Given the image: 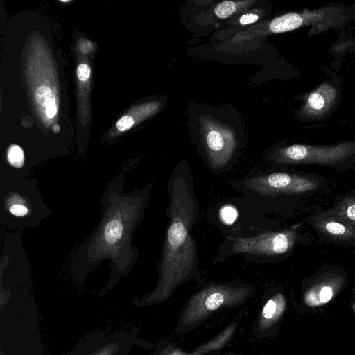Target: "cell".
<instances>
[{
	"instance_id": "1",
	"label": "cell",
	"mask_w": 355,
	"mask_h": 355,
	"mask_svg": "<svg viewBox=\"0 0 355 355\" xmlns=\"http://www.w3.org/2000/svg\"><path fill=\"white\" fill-rule=\"evenodd\" d=\"M124 172L108 185L102 199L101 220L81 246L75 259L77 276L84 279L101 261L110 259L111 277L105 291L126 276L137 257L132 245L133 232L141 222L153 184L140 191L123 192Z\"/></svg>"
},
{
	"instance_id": "2",
	"label": "cell",
	"mask_w": 355,
	"mask_h": 355,
	"mask_svg": "<svg viewBox=\"0 0 355 355\" xmlns=\"http://www.w3.org/2000/svg\"><path fill=\"white\" fill-rule=\"evenodd\" d=\"M169 218L159 266V280L155 288L134 300L137 307L144 308L168 300L175 290L191 280L198 272V252L191 230L199 216L191 172L177 168L167 186Z\"/></svg>"
},
{
	"instance_id": "3",
	"label": "cell",
	"mask_w": 355,
	"mask_h": 355,
	"mask_svg": "<svg viewBox=\"0 0 355 355\" xmlns=\"http://www.w3.org/2000/svg\"><path fill=\"white\" fill-rule=\"evenodd\" d=\"M250 285L213 283L193 294L184 304L175 332L184 334L199 327L220 310L237 307L254 295Z\"/></svg>"
},
{
	"instance_id": "4",
	"label": "cell",
	"mask_w": 355,
	"mask_h": 355,
	"mask_svg": "<svg viewBox=\"0 0 355 355\" xmlns=\"http://www.w3.org/2000/svg\"><path fill=\"white\" fill-rule=\"evenodd\" d=\"M343 10L336 6H325L315 9H304L277 17L266 24H259L243 33L245 40L251 35L282 33L300 28L309 27V36L337 28L344 22Z\"/></svg>"
},
{
	"instance_id": "5",
	"label": "cell",
	"mask_w": 355,
	"mask_h": 355,
	"mask_svg": "<svg viewBox=\"0 0 355 355\" xmlns=\"http://www.w3.org/2000/svg\"><path fill=\"white\" fill-rule=\"evenodd\" d=\"M355 153V142L342 141L334 145L293 144L277 149L272 159L280 164L332 165Z\"/></svg>"
},
{
	"instance_id": "6",
	"label": "cell",
	"mask_w": 355,
	"mask_h": 355,
	"mask_svg": "<svg viewBox=\"0 0 355 355\" xmlns=\"http://www.w3.org/2000/svg\"><path fill=\"white\" fill-rule=\"evenodd\" d=\"M138 329L114 333L94 332L83 338L66 355H129L141 341Z\"/></svg>"
},
{
	"instance_id": "7",
	"label": "cell",
	"mask_w": 355,
	"mask_h": 355,
	"mask_svg": "<svg viewBox=\"0 0 355 355\" xmlns=\"http://www.w3.org/2000/svg\"><path fill=\"white\" fill-rule=\"evenodd\" d=\"M318 186L314 179L283 172L257 175L245 181L248 189L265 196L300 193L314 190Z\"/></svg>"
},
{
	"instance_id": "8",
	"label": "cell",
	"mask_w": 355,
	"mask_h": 355,
	"mask_svg": "<svg viewBox=\"0 0 355 355\" xmlns=\"http://www.w3.org/2000/svg\"><path fill=\"white\" fill-rule=\"evenodd\" d=\"M296 234L293 230L268 232L252 237L231 238V252L257 255H276L288 251L294 245Z\"/></svg>"
},
{
	"instance_id": "9",
	"label": "cell",
	"mask_w": 355,
	"mask_h": 355,
	"mask_svg": "<svg viewBox=\"0 0 355 355\" xmlns=\"http://www.w3.org/2000/svg\"><path fill=\"white\" fill-rule=\"evenodd\" d=\"M238 325L239 322L234 320L213 338L189 351L183 349L172 341L161 340L155 346L151 355H207L218 352L232 339Z\"/></svg>"
},
{
	"instance_id": "10",
	"label": "cell",
	"mask_w": 355,
	"mask_h": 355,
	"mask_svg": "<svg viewBox=\"0 0 355 355\" xmlns=\"http://www.w3.org/2000/svg\"><path fill=\"white\" fill-rule=\"evenodd\" d=\"M338 99L336 87L328 82L322 83L306 95L300 113L309 119L326 118L332 112Z\"/></svg>"
},
{
	"instance_id": "11",
	"label": "cell",
	"mask_w": 355,
	"mask_h": 355,
	"mask_svg": "<svg viewBox=\"0 0 355 355\" xmlns=\"http://www.w3.org/2000/svg\"><path fill=\"white\" fill-rule=\"evenodd\" d=\"M286 307V300L281 293L271 295L264 303L255 320L252 331L258 339L272 336Z\"/></svg>"
},
{
	"instance_id": "12",
	"label": "cell",
	"mask_w": 355,
	"mask_h": 355,
	"mask_svg": "<svg viewBox=\"0 0 355 355\" xmlns=\"http://www.w3.org/2000/svg\"><path fill=\"white\" fill-rule=\"evenodd\" d=\"M205 135L208 157L213 168H223L230 161L235 149L232 133L218 125L211 124Z\"/></svg>"
},
{
	"instance_id": "13",
	"label": "cell",
	"mask_w": 355,
	"mask_h": 355,
	"mask_svg": "<svg viewBox=\"0 0 355 355\" xmlns=\"http://www.w3.org/2000/svg\"><path fill=\"white\" fill-rule=\"evenodd\" d=\"M340 284L341 282L336 279L313 286L304 295L305 304L309 307H317L327 304L334 297Z\"/></svg>"
},
{
	"instance_id": "14",
	"label": "cell",
	"mask_w": 355,
	"mask_h": 355,
	"mask_svg": "<svg viewBox=\"0 0 355 355\" xmlns=\"http://www.w3.org/2000/svg\"><path fill=\"white\" fill-rule=\"evenodd\" d=\"M4 207L16 218H26L33 214L32 205L28 204L26 196L15 191L7 192L4 199Z\"/></svg>"
},
{
	"instance_id": "15",
	"label": "cell",
	"mask_w": 355,
	"mask_h": 355,
	"mask_svg": "<svg viewBox=\"0 0 355 355\" xmlns=\"http://www.w3.org/2000/svg\"><path fill=\"white\" fill-rule=\"evenodd\" d=\"M323 225L325 231L333 236L343 238H350L355 236V231L353 228L336 220L325 221Z\"/></svg>"
},
{
	"instance_id": "16",
	"label": "cell",
	"mask_w": 355,
	"mask_h": 355,
	"mask_svg": "<svg viewBox=\"0 0 355 355\" xmlns=\"http://www.w3.org/2000/svg\"><path fill=\"white\" fill-rule=\"evenodd\" d=\"M250 1H225L219 4H218L214 8V12L216 15L219 18H227L234 13L239 8L248 3Z\"/></svg>"
},
{
	"instance_id": "17",
	"label": "cell",
	"mask_w": 355,
	"mask_h": 355,
	"mask_svg": "<svg viewBox=\"0 0 355 355\" xmlns=\"http://www.w3.org/2000/svg\"><path fill=\"white\" fill-rule=\"evenodd\" d=\"M338 213L343 220L355 225V198L345 199L340 205Z\"/></svg>"
},
{
	"instance_id": "18",
	"label": "cell",
	"mask_w": 355,
	"mask_h": 355,
	"mask_svg": "<svg viewBox=\"0 0 355 355\" xmlns=\"http://www.w3.org/2000/svg\"><path fill=\"white\" fill-rule=\"evenodd\" d=\"M7 159L14 168H21L24 163L23 150L17 144L10 146L7 151Z\"/></svg>"
},
{
	"instance_id": "19",
	"label": "cell",
	"mask_w": 355,
	"mask_h": 355,
	"mask_svg": "<svg viewBox=\"0 0 355 355\" xmlns=\"http://www.w3.org/2000/svg\"><path fill=\"white\" fill-rule=\"evenodd\" d=\"M35 98L37 103L43 106H47L55 101L52 91L47 87L41 86L35 91Z\"/></svg>"
},
{
	"instance_id": "20",
	"label": "cell",
	"mask_w": 355,
	"mask_h": 355,
	"mask_svg": "<svg viewBox=\"0 0 355 355\" xmlns=\"http://www.w3.org/2000/svg\"><path fill=\"white\" fill-rule=\"evenodd\" d=\"M219 216L223 223L232 225L237 218L238 211L234 207L228 205L220 209Z\"/></svg>"
},
{
	"instance_id": "21",
	"label": "cell",
	"mask_w": 355,
	"mask_h": 355,
	"mask_svg": "<svg viewBox=\"0 0 355 355\" xmlns=\"http://www.w3.org/2000/svg\"><path fill=\"white\" fill-rule=\"evenodd\" d=\"M134 125V119L131 116L125 115L120 118L116 122V128L121 132L131 128Z\"/></svg>"
},
{
	"instance_id": "22",
	"label": "cell",
	"mask_w": 355,
	"mask_h": 355,
	"mask_svg": "<svg viewBox=\"0 0 355 355\" xmlns=\"http://www.w3.org/2000/svg\"><path fill=\"white\" fill-rule=\"evenodd\" d=\"M91 75V68L87 64H80L77 68V76L80 81L87 80Z\"/></svg>"
},
{
	"instance_id": "23",
	"label": "cell",
	"mask_w": 355,
	"mask_h": 355,
	"mask_svg": "<svg viewBox=\"0 0 355 355\" xmlns=\"http://www.w3.org/2000/svg\"><path fill=\"white\" fill-rule=\"evenodd\" d=\"M259 17L254 13H247L241 15L239 19V22L242 25L249 24L256 22Z\"/></svg>"
},
{
	"instance_id": "24",
	"label": "cell",
	"mask_w": 355,
	"mask_h": 355,
	"mask_svg": "<svg viewBox=\"0 0 355 355\" xmlns=\"http://www.w3.org/2000/svg\"><path fill=\"white\" fill-rule=\"evenodd\" d=\"M45 112L48 118H53L56 114L57 107L55 101L51 103L46 107Z\"/></svg>"
},
{
	"instance_id": "25",
	"label": "cell",
	"mask_w": 355,
	"mask_h": 355,
	"mask_svg": "<svg viewBox=\"0 0 355 355\" xmlns=\"http://www.w3.org/2000/svg\"><path fill=\"white\" fill-rule=\"evenodd\" d=\"M220 355H240L239 354L234 352H227Z\"/></svg>"
},
{
	"instance_id": "26",
	"label": "cell",
	"mask_w": 355,
	"mask_h": 355,
	"mask_svg": "<svg viewBox=\"0 0 355 355\" xmlns=\"http://www.w3.org/2000/svg\"><path fill=\"white\" fill-rule=\"evenodd\" d=\"M352 309L353 311L355 313V301L352 304Z\"/></svg>"
},
{
	"instance_id": "27",
	"label": "cell",
	"mask_w": 355,
	"mask_h": 355,
	"mask_svg": "<svg viewBox=\"0 0 355 355\" xmlns=\"http://www.w3.org/2000/svg\"><path fill=\"white\" fill-rule=\"evenodd\" d=\"M265 354V352H261L260 354H259L258 355H264Z\"/></svg>"
}]
</instances>
